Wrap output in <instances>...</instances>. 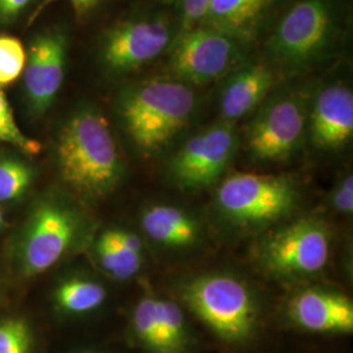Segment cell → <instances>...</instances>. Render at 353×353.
Returning a JSON list of instances; mask_svg holds the SVG:
<instances>
[{
  "label": "cell",
  "instance_id": "9c48e42d",
  "mask_svg": "<svg viewBox=\"0 0 353 353\" xmlns=\"http://www.w3.org/2000/svg\"><path fill=\"white\" fill-rule=\"evenodd\" d=\"M331 234L316 217H303L268 233L259 241L255 256L267 274L278 279L318 275L328 265Z\"/></svg>",
  "mask_w": 353,
  "mask_h": 353
},
{
  "label": "cell",
  "instance_id": "8992f818",
  "mask_svg": "<svg viewBox=\"0 0 353 353\" xmlns=\"http://www.w3.org/2000/svg\"><path fill=\"white\" fill-rule=\"evenodd\" d=\"M181 297L221 343L242 348L256 339L261 306L254 290L240 278L224 272L199 275L183 283Z\"/></svg>",
  "mask_w": 353,
  "mask_h": 353
},
{
  "label": "cell",
  "instance_id": "9a60e30c",
  "mask_svg": "<svg viewBox=\"0 0 353 353\" xmlns=\"http://www.w3.org/2000/svg\"><path fill=\"white\" fill-rule=\"evenodd\" d=\"M283 80L285 79L272 65L254 52L216 84L217 119L237 125L249 118Z\"/></svg>",
  "mask_w": 353,
  "mask_h": 353
},
{
  "label": "cell",
  "instance_id": "e0dca14e",
  "mask_svg": "<svg viewBox=\"0 0 353 353\" xmlns=\"http://www.w3.org/2000/svg\"><path fill=\"white\" fill-rule=\"evenodd\" d=\"M284 316L292 327L305 332H353L352 301L338 290L316 287L297 290L288 299Z\"/></svg>",
  "mask_w": 353,
  "mask_h": 353
},
{
  "label": "cell",
  "instance_id": "5bb4252c",
  "mask_svg": "<svg viewBox=\"0 0 353 353\" xmlns=\"http://www.w3.org/2000/svg\"><path fill=\"white\" fill-rule=\"evenodd\" d=\"M68 34L54 26L39 33L26 52L24 88L30 112L43 115L57 100L65 77Z\"/></svg>",
  "mask_w": 353,
  "mask_h": 353
},
{
  "label": "cell",
  "instance_id": "ffe728a7",
  "mask_svg": "<svg viewBox=\"0 0 353 353\" xmlns=\"http://www.w3.org/2000/svg\"><path fill=\"white\" fill-rule=\"evenodd\" d=\"M108 292L101 283L84 278L62 281L54 293L57 307L67 316H84L101 307Z\"/></svg>",
  "mask_w": 353,
  "mask_h": 353
},
{
  "label": "cell",
  "instance_id": "d4e9b609",
  "mask_svg": "<svg viewBox=\"0 0 353 353\" xmlns=\"http://www.w3.org/2000/svg\"><path fill=\"white\" fill-rule=\"evenodd\" d=\"M179 19V34L202 23L205 10L211 0H163Z\"/></svg>",
  "mask_w": 353,
  "mask_h": 353
},
{
  "label": "cell",
  "instance_id": "603a6c76",
  "mask_svg": "<svg viewBox=\"0 0 353 353\" xmlns=\"http://www.w3.org/2000/svg\"><path fill=\"white\" fill-rule=\"evenodd\" d=\"M26 51L17 38L0 36V85H6L23 75Z\"/></svg>",
  "mask_w": 353,
  "mask_h": 353
},
{
  "label": "cell",
  "instance_id": "4fadbf2b",
  "mask_svg": "<svg viewBox=\"0 0 353 353\" xmlns=\"http://www.w3.org/2000/svg\"><path fill=\"white\" fill-rule=\"evenodd\" d=\"M130 331L145 353H192L195 339L179 303L145 294L135 305Z\"/></svg>",
  "mask_w": 353,
  "mask_h": 353
},
{
  "label": "cell",
  "instance_id": "8fae6325",
  "mask_svg": "<svg viewBox=\"0 0 353 353\" xmlns=\"http://www.w3.org/2000/svg\"><path fill=\"white\" fill-rule=\"evenodd\" d=\"M345 62L316 75L312 87L306 144L321 153H338L353 139L352 80Z\"/></svg>",
  "mask_w": 353,
  "mask_h": 353
},
{
  "label": "cell",
  "instance_id": "7a4b0ae2",
  "mask_svg": "<svg viewBox=\"0 0 353 353\" xmlns=\"http://www.w3.org/2000/svg\"><path fill=\"white\" fill-rule=\"evenodd\" d=\"M199 89L166 74L137 79L119 90V123L135 151L153 159L169 151L196 118Z\"/></svg>",
  "mask_w": 353,
  "mask_h": 353
},
{
  "label": "cell",
  "instance_id": "83f0119b",
  "mask_svg": "<svg viewBox=\"0 0 353 353\" xmlns=\"http://www.w3.org/2000/svg\"><path fill=\"white\" fill-rule=\"evenodd\" d=\"M33 0H0V24H11Z\"/></svg>",
  "mask_w": 353,
  "mask_h": 353
},
{
  "label": "cell",
  "instance_id": "4316f807",
  "mask_svg": "<svg viewBox=\"0 0 353 353\" xmlns=\"http://www.w3.org/2000/svg\"><path fill=\"white\" fill-rule=\"evenodd\" d=\"M52 1H55V0H42V3L38 7L37 12H41L45 7H48ZM68 1H70L71 7L74 10L76 17L79 20H85V19H88L90 14H93L101 7L105 0H68Z\"/></svg>",
  "mask_w": 353,
  "mask_h": 353
},
{
  "label": "cell",
  "instance_id": "cb8c5ba5",
  "mask_svg": "<svg viewBox=\"0 0 353 353\" xmlns=\"http://www.w3.org/2000/svg\"><path fill=\"white\" fill-rule=\"evenodd\" d=\"M0 140L10 143L14 147L29 154H37L41 151V144L37 140L28 138L17 126L12 110L4 93L0 89Z\"/></svg>",
  "mask_w": 353,
  "mask_h": 353
},
{
  "label": "cell",
  "instance_id": "30bf717a",
  "mask_svg": "<svg viewBox=\"0 0 353 353\" xmlns=\"http://www.w3.org/2000/svg\"><path fill=\"white\" fill-rule=\"evenodd\" d=\"M240 148L237 125L217 119L173 152L166 163V176L186 191L210 188L227 172Z\"/></svg>",
  "mask_w": 353,
  "mask_h": 353
},
{
  "label": "cell",
  "instance_id": "f546056e",
  "mask_svg": "<svg viewBox=\"0 0 353 353\" xmlns=\"http://www.w3.org/2000/svg\"><path fill=\"white\" fill-rule=\"evenodd\" d=\"M3 221H4V217H3V212L0 211V227L3 225Z\"/></svg>",
  "mask_w": 353,
  "mask_h": 353
},
{
  "label": "cell",
  "instance_id": "52a82bcc",
  "mask_svg": "<svg viewBox=\"0 0 353 353\" xmlns=\"http://www.w3.org/2000/svg\"><path fill=\"white\" fill-rule=\"evenodd\" d=\"M299 201L297 182L287 174L236 173L216 191L217 211L241 229L272 225L292 214Z\"/></svg>",
  "mask_w": 353,
  "mask_h": 353
},
{
  "label": "cell",
  "instance_id": "6da1fadb",
  "mask_svg": "<svg viewBox=\"0 0 353 353\" xmlns=\"http://www.w3.org/2000/svg\"><path fill=\"white\" fill-rule=\"evenodd\" d=\"M352 0H290L255 54L284 79L326 72L347 61Z\"/></svg>",
  "mask_w": 353,
  "mask_h": 353
},
{
  "label": "cell",
  "instance_id": "f1b7e54d",
  "mask_svg": "<svg viewBox=\"0 0 353 353\" xmlns=\"http://www.w3.org/2000/svg\"><path fill=\"white\" fill-rule=\"evenodd\" d=\"M76 353H110L106 352V351H99V350H85V351H80V352Z\"/></svg>",
  "mask_w": 353,
  "mask_h": 353
},
{
  "label": "cell",
  "instance_id": "44dd1931",
  "mask_svg": "<svg viewBox=\"0 0 353 353\" xmlns=\"http://www.w3.org/2000/svg\"><path fill=\"white\" fill-rule=\"evenodd\" d=\"M32 182V170L28 165L13 160H0V202L20 198Z\"/></svg>",
  "mask_w": 353,
  "mask_h": 353
},
{
  "label": "cell",
  "instance_id": "277c9868",
  "mask_svg": "<svg viewBox=\"0 0 353 353\" xmlns=\"http://www.w3.org/2000/svg\"><path fill=\"white\" fill-rule=\"evenodd\" d=\"M316 76L285 79L248 118L241 132L249 160L254 164L290 163L306 145L307 113Z\"/></svg>",
  "mask_w": 353,
  "mask_h": 353
},
{
  "label": "cell",
  "instance_id": "2e32d148",
  "mask_svg": "<svg viewBox=\"0 0 353 353\" xmlns=\"http://www.w3.org/2000/svg\"><path fill=\"white\" fill-rule=\"evenodd\" d=\"M290 1L211 0L201 24L225 33L255 52L279 13Z\"/></svg>",
  "mask_w": 353,
  "mask_h": 353
},
{
  "label": "cell",
  "instance_id": "3957f363",
  "mask_svg": "<svg viewBox=\"0 0 353 353\" xmlns=\"http://www.w3.org/2000/svg\"><path fill=\"white\" fill-rule=\"evenodd\" d=\"M57 163L64 183L92 201L109 196L125 172L109 121L89 105L64 122L57 140Z\"/></svg>",
  "mask_w": 353,
  "mask_h": 353
},
{
  "label": "cell",
  "instance_id": "7c38bea8",
  "mask_svg": "<svg viewBox=\"0 0 353 353\" xmlns=\"http://www.w3.org/2000/svg\"><path fill=\"white\" fill-rule=\"evenodd\" d=\"M80 219L70 205L41 203L26 224L20 243V265L26 276H36L57 265L74 243Z\"/></svg>",
  "mask_w": 353,
  "mask_h": 353
},
{
  "label": "cell",
  "instance_id": "7402d4cb",
  "mask_svg": "<svg viewBox=\"0 0 353 353\" xmlns=\"http://www.w3.org/2000/svg\"><path fill=\"white\" fill-rule=\"evenodd\" d=\"M0 353H33V332L24 318L0 321Z\"/></svg>",
  "mask_w": 353,
  "mask_h": 353
},
{
  "label": "cell",
  "instance_id": "484cf974",
  "mask_svg": "<svg viewBox=\"0 0 353 353\" xmlns=\"http://www.w3.org/2000/svg\"><path fill=\"white\" fill-rule=\"evenodd\" d=\"M331 207L338 214H352L353 212V176L345 173L336 183L330 196Z\"/></svg>",
  "mask_w": 353,
  "mask_h": 353
},
{
  "label": "cell",
  "instance_id": "5b68a950",
  "mask_svg": "<svg viewBox=\"0 0 353 353\" xmlns=\"http://www.w3.org/2000/svg\"><path fill=\"white\" fill-rule=\"evenodd\" d=\"M179 29L178 16L163 0L140 4L102 33L99 62L103 72L128 77L164 59Z\"/></svg>",
  "mask_w": 353,
  "mask_h": 353
},
{
  "label": "cell",
  "instance_id": "ba28073f",
  "mask_svg": "<svg viewBox=\"0 0 353 353\" xmlns=\"http://www.w3.org/2000/svg\"><path fill=\"white\" fill-rule=\"evenodd\" d=\"M254 54L237 39L199 26L178 34L165 55L164 74L201 89L217 84Z\"/></svg>",
  "mask_w": 353,
  "mask_h": 353
},
{
  "label": "cell",
  "instance_id": "d6986e66",
  "mask_svg": "<svg viewBox=\"0 0 353 353\" xmlns=\"http://www.w3.org/2000/svg\"><path fill=\"white\" fill-rule=\"evenodd\" d=\"M99 263L115 280L134 278L144 261V245L138 234L125 229H108L96 242Z\"/></svg>",
  "mask_w": 353,
  "mask_h": 353
},
{
  "label": "cell",
  "instance_id": "ac0fdd59",
  "mask_svg": "<svg viewBox=\"0 0 353 353\" xmlns=\"http://www.w3.org/2000/svg\"><path fill=\"white\" fill-rule=\"evenodd\" d=\"M145 236L168 249H191L202 239V227L195 216L173 204H152L140 217Z\"/></svg>",
  "mask_w": 353,
  "mask_h": 353
}]
</instances>
